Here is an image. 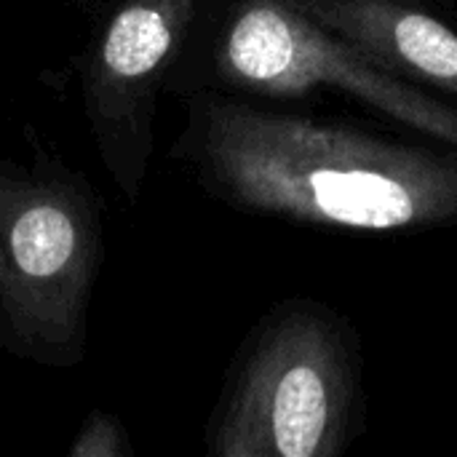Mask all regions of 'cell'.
I'll return each mask as SVG.
<instances>
[{
  "instance_id": "1",
  "label": "cell",
  "mask_w": 457,
  "mask_h": 457,
  "mask_svg": "<svg viewBox=\"0 0 457 457\" xmlns=\"http://www.w3.org/2000/svg\"><path fill=\"white\" fill-rule=\"evenodd\" d=\"M187 145L201 182L249 214L356 233L457 225V150L447 145L236 99L198 102Z\"/></svg>"
},
{
  "instance_id": "2",
  "label": "cell",
  "mask_w": 457,
  "mask_h": 457,
  "mask_svg": "<svg viewBox=\"0 0 457 457\" xmlns=\"http://www.w3.org/2000/svg\"><path fill=\"white\" fill-rule=\"evenodd\" d=\"M364 361L353 327L289 300L252 332L209 428L220 457H337L364 431Z\"/></svg>"
},
{
  "instance_id": "3",
  "label": "cell",
  "mask_w": 457,
  "mask_h": 457,
  "mask_svg": "<svg viewBox=\"0 0 457 457\" xmlns=\"http://www.w3.org/2000/svg\"><path fill=\"white\" fill-rule=\"evenodd\" d=\"M99 220L86 185L0 169V345L46 364L83 351Z\"/></svg>"
},
{
  "instance_id": "4",
  "label": "cell",
  "mask_w": 457,
  "mask_h": 457,
  "mask_svg": "<svg viewBox=\"0 0 457 457\" xmlns=\"http://www.w3.org/2000/svg\"><path fill=\"white\" fill-rule=\"evenodd\" d=\"M214 62L228 86L270 96L332 88L457 150L455 102L399 78L289 0H238L220 29Z\"/></svg>"
},
{
  "instance_id": "5",
  "label": "cell",
  "mask_w": 457,
  "mask_h": 457,
  "mask_svg": "<svg viewBox=\"0 0 457 457\" xmlns=\"http://www.w3.org/2000/svg\"><path fill=\"white\" fill-rule=\"evenodd\" d=\"M198 0H126L110 19L88 70V96L99 120L131 137L139 169L150 150V115L158 75L179 51Z\"/></svg>"
},
{
  "instance_id": "6",
  "label": "cell",
  "mask_w": 457,
  "mask_h": 457,
  "mask_svg": "<svg viewBox=\"0 0 457 457\" xmlns=\"http://www.w3.org/2000/svg\"><path fill=\"white\" fill-rule=\"evenodd\" d=\"M399 78L457 104V29L404 0H289Z\"/></svg>"
},
{
  "instance_id": "7",
  "label": "cell",
  "mask_w": 457,
  "mask_h": 457,
  "mask_svg": "<svg viewBox=\"0 0 457 457\" xmlns=\"http://www.w3.org/2000/svg\"><path fill=\"white\" fill-rule=\"evenodd\" d=\"M123 453H129V447L123 442L120 428L110 418H94L83 428L78 445L72 447V455L78 457H112L123 455Z\"/></svg>"
}]
</instances>
